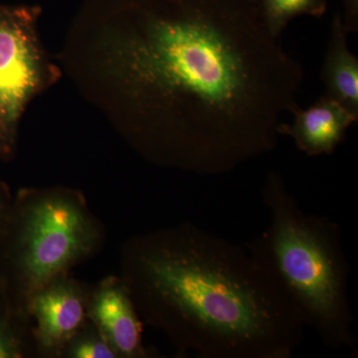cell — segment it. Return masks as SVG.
I'll list each match as a JSON object with an SVG mask.
<instances>
[{
  "mask_svg": "<svg viewBox=\"0 0 358 358\" xmlns=\"http://www.w3.org/2000/svg\"><path fill=\"white\" fill-rule=\"evenodd\" d=\"M88 320L114 348L119 358H157L143 345V324L120 275H108L92 287Z\"/></svg>",
  "mask_w": 358,
  "mask_h": 358,
  "instance_id": "cell-7",
  "label": "cell"
},
{
  "mask_svg": "<svg viewBox=\"0 0 358 358\" xmlns=\"http://www.w3.org/2000/svg\"><path fill=\"white\" fill-rule=\"evenodd\" d=\"M120 278L141 322L178 357L292 358L298 313L246 248L192 222L129 238Z\"/></svg>",
  "mask_w": 358,
  "mask_h": 358,
  "instance_id": "cell-2",
  "label": "cell"
},
{
  "mask_svg": "<svg viewBox=\"0 0 358 358\" xmlns=\"http://www.w3.org/2000/svg\"><path fill=\"white\" fill-rule=\"evenodd\" d=\"M92 286L61 275L35 294L29 306L36 357L60 358L70 338L88 322Z\"/></svg>",
  "mask_w": 358,
  "mask_h": 358,
  "instance_id": "cell-6",
  "label": "cell"
},
{
  "mask_svg": "<svg viewBox=\"0 0 358 358\" xmlns=\"http://www.w3.org/2000/svg\"><path fill=\"white\" fill-rule=\"evenodd\" d=\"M30 357H36L32 327L14 317L0 292V358Z\"/></svg>",
  "mask_w": 358,
  "mask_h": 358,
  "instance_id": "cell-11",
  "label": "cell"
},
{
  "mask_svg": "<svg viewBox=\"0 0 358 358\" xmlns=\"http://www.w3.org/2000/svg\"><path fill=\"white\" fill-rule=\"evenodd\" d=\"M14 197L6 185L0 182V242L6 232L13 211Z\"/></svg>",
  "mask_w": 358,
  "mask_h": 358,
  "instance_id": "cell-13",
  "label": "cell"
},
{
  "mask_svg": "<svg viewBox=\"0 0 358 358\" xmlns=\"http://www.w3.org/2000/svg\"><path fill=\"white\" fill-rule=\"evenodd\" d=\"M105 242V227L79 190H20L0 242V292L11 313L32 327L35 294L96 255Z\"/></svg>",
  "mask_w": 358,
  "mask_h": 358,
  "instance_id": "cell-4",
  "label": "cell"
},
{
  "mask_svg": "<svg viewBox=\"0 0 358 358\" xmlns=\"http://www.w3.org/2000/svg\"><path fill=\"white\" fill-rule=\"evenodd\" d=\"M345 13H343V24L348 34L358 31V0H343Z\"/></svg>",
  "mask_w": 358,
  "mask_h": 358,
  "instance_id": "cell-14",
  "label": "cell"
},
{
  "mask_svg": "<svg viewBox=\"0 0 358 358\" xmlns=\"http://www.w3.org/2000/svg\"><path fill=\"white\" fill-rule=\"evenodd\" d=\"M289 112L294 115V122H282L278 133L291 136L296 148L308 157L333 155L345 140L348 129L358 121V115L326 95L307 110L294 103Z\"/></svg>",
  "mask_w": 358,
  "mask_h": 358,
  "instance_id": "cell-8",
  "label": "cell"
},
{
  "mask_svg": "<svg viewBox=\"0 0 358 358\" xmlns=\"http://www.w3.org/2000/svg\"><path fill=\"white\" fill-rule=\"evenodd\" d=\"M60 358H119L90 320L66 343Z\"/></svg>",
  "mask_w": 358,
  "mask_h": 358,
  "instance_id": "cell-12",
  "label": "cell"
},
{
  "mask_svg": "<svg viewBox=\"0 0 358 358\" xmlns=\"http://www.w3.org/2000/svg\"><path fill=\"white\" fill-rule=\"evenodd\" d=\"M106 49L134 150L199 176L272 152L305 79L258 0H131Z\"/></svg>",
  "mask_w": 358,
  "mask_h": 358,
  "instance_id": "cell-1",
  "label": "cell"
},
{
  "mask_svg": "<svg viewBox=\"0 0 358 358\" xmlns=\"http://www.w3.org/2000/svg\"><path fill=\"white\" fill-rule=\"evenodd\" d=\"M53 75L37 36L35 11L0 10V159L13 155L21 115Z\"/></svg>",
  "mask_w": 358,
  "mask_h": 358,
  "instance_id": "cell-5",
  "label": "cell"
},
{
  "mask_svg": "<svg viewBox=\"0 0 358 358\" xmlns=\"http://www.w3.org/2000/svg\"><path fill=\"white\" fill-rule=\"evenodd\" d=\"M262 199L268 225L245 248L322 345L357 352L350 268L338 224L303 210L277 171L267 174Z\"/></svg>",
  "mask_w": 358,
  "mask_h": 358,
  "instance_id": "cell-3",
  "label": "cell"
},
{
  "mask_svg": "<svg viewBox=\"0 0 358 358\" xmlns=\"http://www.w3.org/2000/svg\"><path fill=\"white\" fill-rule=\"evenodd\" d=\"M263 20L275 38L281 37L289 21L301 15L322 18L327 13V0H258Z\"/></svg>",
  "mask_w": 358,
  "mask_h": 358,
  "instance_id": "cell-10",
  "label": "cell"
},
{
  "mask_svg": "<svg viewBox=\"0 0 358 358\" xmlns=\"http://www.w3.org/2000/svg\"><path fill=\"white\" fill-rule=\"evenodd\" d=\"M343 13L334 14L322 68L326 95L358 115V58L350 50Z\"/></svg>",
  "mask_w": 358,
  "mask_h": 358,
  "instance_id": "cell-9",
  "label": "cell"
}]
</instances>
